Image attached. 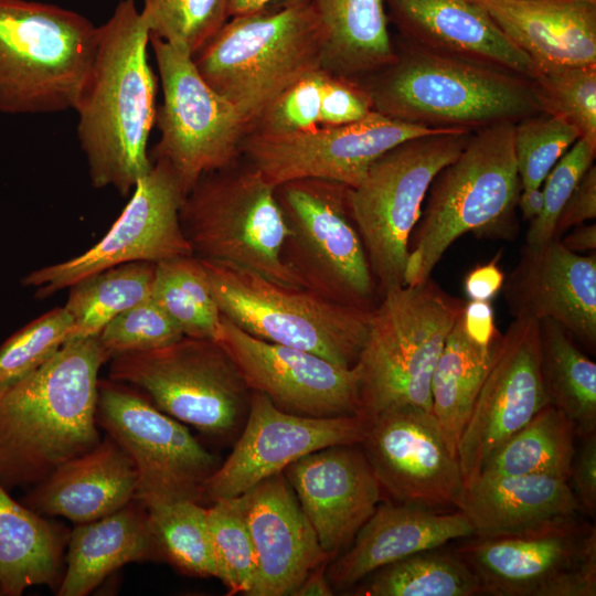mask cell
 Returning <instances> with one entry per match:
<instances>
[{"instance_id":"22","label":"cell","mask_w":596,"mask_h":596,"mask_svg":"<svg viewBox=\"0 0 596 596\" xmlns=\"http://www.w3.org/2000/svg\"><path fill=\"white\" fill-rule=\"evenodd\" d=\"M332 560L344 551L382 500V488L360 444L312 451L283 471Z\"/></svg>"},{"instance_id":"17","label":"cell","mask_w":596,"mask_h":596,"mask_svg":"<svg viewBox=\"0 0 596 596\" xmlns=\"http://www.w3.org/2000/svg\"><path fill=\"white\" fill-rule=\"evenodd\" d=\"M449 129L428 128L372 110L340 126H319L288 135L247 132L242 142L254 167L273 185L297 179H323L354 188L370 166L395 146Z\"/></svg>"},{"instance_id":"41","label":"cell","mask_w":596,"mask_h":596,"mask_svg":"<svg viewBox=\"0 0 596 596\" xmlns=\"http://www.w3.org/2000/svg\"><path fill=\"white\" fill-rule=\"evenodd\" d=\"M207 523L216 578L225 585L228 595H249L256 579V554L235 498L211 503Z\"/></svg>"},{"instance_id":"52","label":"cell","mask_w":596,"mask_h":596,"mask_svg":"<svg viewBox=\"0 0 596 596\" xmlns=\"http://www.w3.org/2000/svg\"><path fill=\"white\" fill-rule=\"evenodd\" d=\"M504 274L497 258L471 269L465 278L464 287L469 300H489L501 290Z\"/></svg>"},{"instance_id":"37","label":"cell","mask_w":596,"mask_h":596,"mask_svg":"<svg viewBox=\"0 0 596 596\" xmlns=\"http://www.w3.org/2000/svg\"><path fill=\"white\" fill-rule=\"evenodd\" d=\"M354 595L475 596L481 585L470 566L454 551L418 552L385 565L365 578Z\"/></svg>"},{"instance_id":"21","label":"cell","mask_w":596,"mask_h":596,"mask_svg":"<svg viewBox=\"0 0 596 596\" xmlns=\"http://www.w3.org/2000/svg\"><path fill=\"white\" fill-rule=\"evenodd\" d=\"M540 359V321L513 319L502 334L457 445L465 487L507 439L550 404Z\"/></svg>"},{"instance_id":"42","label":"cell","mask_w":596,"mask_h":596,"mask_svg":"<svg viewBox=\"0 0 596 596\" xmlns=\"http://www.w3.org/2000/svg\"><path fill=\"white\" fill-rule=\"evenodd\" d=\"M150 35L192 56L227 21V0H141Z\"/></svg>"},{"instance_id":"54","label":"cell","mask_w":596,"mask_h":596,"mask_svg":"<svg viewBox=\"0 0 596 596\" xmlns=\"http://www.w3.org/2000/svg\"><path fill=\"white\" fill-rule=\"evenodd\" d=\"M329 562H324L312 568L302 583L295 590V596H331L333 588L331 587L326 570Z\"/></svg>"},{"instance_id":"5","label":"cell","mask_w":596,"mask_h":596,"mask_svg":"<svg viewBox=\"0 0 596 596\" xmlns=\"http://www.w3.org/2000/svg\"><path fill=\"white\" fill-rule=\"evenodd\" d=\"M513 127L502 123L472 131L459 156L436 175L409 238L405 286L429 279L464 234L511 223L521 191Z\"/></svg>"},{"instance_id":"39","label":"cell","mask_w":596,"mask_h":596,"mask_svg":"<svg viewBox=\"0 0 596 596\" xmlns=\"http://www.w3.org/2000/svg\"><path fill=\"white\" fill-rule=\"evenodd\" d=\"M145 509L160 556L184 574L216 577L207 508L180 500Z\"/></svg>"},{"instance_id":"16","label":"cell","mask_w":596,"mask_h":596,"mask_svg":"<svg viewBox=\"0 0 596 596\" xmlns=\"http://www.w3.org/2000/svg\"><path fill=\"white\" fill-rule=\"evenodd\" d=\"M184 199L170 166L153 161L103 238L83 254L28 274L24 286L43 299L105 269L134 262L158 263L194 255L180 223Z\"/></svg>"},{"instance_id":"3","label":"cell","mask_w":596,"mask_h":596,"mask_svg":"<svg viewBox=\"0 0 596 596\" xmlns=\"http://www.w3.org/2000/svg\"><path fill=\"white\" fill-rule=\"evenodd\" d=\"M395 51L392 63L358 81L373 110L386 117L476 131L543 113L532 79L426 52L400 39Z\"/></svg>"},{"instance_id":"12","label":"cell","mask_w":596,"mask_h":596,"mask_svg":"<svg viewBox=\"0 0 596 596\" xmlns=\"http://www.w3.org/2000/svg\"><path fill=\"white\" fill-rule=\"evenodd\" d=\"M109 361V380L138 390L157 408L205 435L230 437L245 423L251 391L216 340L182 337Z\"/></svg>"},{"instance_id":"7","label":"cell","mask_w":596,"mask_h":596,"mask_svg":"<svg viewBox=\"0 0 596 596\" xmlns=\"http://www.w3.org/2000/svg\"><path fill=\"white\" fill-rule=\"evenodd\" d=\"M98 26L83 14L32 0H0V113L74 109Z\"/></svg>"},{"instance_id":"28","label":"cell","mask_w":596,"mask_h":596,"mask_svg":"<svg viewBox=\"0 0 596 596\" xmlns=\"http://www.w3.org/2000/svg\"><path fill=\"white\" fill-rule=\"evenodd\" d=\"M137 471L126 451L109 436L66 461L24 498L39 514L79 524L97 520L135 501Z\"/></svg>"},{"instance_id":"47","label":"cell","mask_w":596,"mask_h":596,"mask_svg":"<svg viewBox=\"0 0 596 596\" xmlns=\"http://www.w3.org/2000/svg\"><path fill=\"white\" fill-rule=\"evenodd\" d=\"M323 75L324 70H318L289 86L260 114L249 131L288 135L319 127Z\"/></svg>"},{"instance_id":"8","label":"cell","mask_w":596,"mask_h":596,"mask_svg":"<svg viewBox=\"0 0 596 596\" xmlns=\"http://www.w3.org/2000/svg\"><path fill=\"white\" fill-rule=\"evenodd\" d=\"M201 259V258H200ZM221 315L258 339L353 366L372 310L344 306L305 287L270 280L226 262L201 259Z\"/></svg>"},{"instance_id":"13","label":"cell","mask_w":596,"mask_h":596,"mask_svg":"<svg viewBox=\"0 0 596 596\" xmlns=\"http://www.w3.org/2000/svg\"><path fill=\"white\" fill-rule=\"evenodd\" d=\"M162 88L155 125L160 137L148 152L164 161L185 194L205 174L230 168L249 131L237 109L201 76L193 56L150 35Z\"/></svg>"},{"instance_id":"24","label":"cell","mask_w":596,"mask_h":596,"mask_svg":"<svg viewBox=\"0 0 596 596\" xmlns=\"http://www.w3.org/2000/svg\"><path fill=\"white\" fill-rule=\"evenodd\" d=\"M235 500L256 554V579L249 596L294 595L312 568L331 561L283 472Z\"/></svg>"},{"instance_id":"31","label":"cell","mask_w":596,"mask_h":596,"mask_svg":"<svg viewBox=\"0 0 596 596\" xmlns=\"http://www.w3.org/2000/svg\"><path fill=\"white\" fill-rule=\"evenodd\" d=\"M70 533L23 503L0 483V592L20 596L28 587L62 579Z\"/></svg>"},{"instance_id":"56","label":"cell","mask_w":596,"mask_h":596,"mask_svg":"<svg viewBox=\"0 0 596 596\" xmlns=\"http://www.w3.org/2000/svg\"><path fill=\"white\" fill-rule=\"evenodd\" d=\"M518 205L524 221L534 220L543 209V192L541 187L521 189Z\"/></svg>"},{"instance_id":"45","label":"cell","mask_w":596,"mask_h":596,"mask_svg":"<svg viewBox=\"0 0 596 596\" xmlns=\"http://www.w3.org/2000/svg\"><path fill=\"white\" fill-rule=\"evenodd\" d=\"M97 337L111 358L158 349L179 340L183 334L150 297L117 315Z\"/></svg>"},{"instance_id":"11","label":"cell","mask_w":596,"mask_h":596,"mask_svg":"<svg viewBox=\"0 0 596 596\" xmlns=\"http://www.w3.org/2000/svg\"><path fill=\"white\" fill-rule=\"evenodd\" d=\"M349 193L350 187L323 179L275 187L289 230L284 259L305 288L344 306L373 310L381 296Z\"/></svg>"},{"instance_id":"51","label":"cell","mask_w":596,"mask_h":596,"mask_svg":"<svg viewBox=\"0 0 596 596\" xmlns=\"http://www.w3.org/2000/svg\"><path fill=\"white\" fill-rule=\"evenodd\" d=\"M466 333L481 344H492L502 333L497 329L493 308L489 300H469L460 313Z\"/></svg>"},{"instance_id":"1","label":"cell","mask_w":596,"mask_h":596,"mask_svg":"<svg viewBox=\"0 0 596 596\" xmlns=\"http://www.w3.org/2000/svg\"><path fill=\"white\" fill-rule=\"evenodd\" d=\"M149 28L134 0H120L98 26L94 56L74 110L91 183L126 196L151 169L157 77L148 61Z\"/></svg>"},{"instance_id":"55","label":"cell","mask_w":596,"mask_h":596,"mask_svg":"<svg viewBox=\"0 0 596 596\" xmlns=\"http://www.w3.org/2000/svg\"><path fill=\"white\" fill-rule=\"evenodd\" d=\"M562 244L574 253L595 252L596 249V225L579 224L572 228V232L560 238Z\"/></svg>"},{"instance_id":"53","label":"cell","mask_w":596,"mask_h":596,"mask_svg":"<svg viewBox=\"0 0 596 596\" xmlns=\"http://www.w3.org/2000/svg\"><path fill=\"white\" fill-rule=\"evenodd\" d=\"M311 3V0H227V18L244 17L287 6Z\"/></svg>"},{"instance_id":"4","label":"cell","mask_w":596,"mask_h":596,"mask_svg":"<svg viewBox=\"0 0 596 596\" xmlns=\"http://www.w3.org/2000/svg\"><path fill=\"white\" fill-rule=\"evenodd\" d=\"M324 47L323 25L306 3L227 19L193 61L251 129L284 91L323 70Z\"/></svg>"},{"instance_id":"57","label":"cell","mask_w":596,"mask_h":596,"mask_svg":"<svg viewBox=\"0 0 596 596\" xmlns=\"http://www.w3.org/2000/svg\"><path fill=\"white\" fill-rule=\"evenodd\" d=\"M586 1L596 2V0H586Z\"/></svg>"},{"instance_id":"26","label":"cell","mask_w":596,"mask_h":596,"mask_svg":"<svg viewBox=\"0 0 596 596\" xmlns=\"http://www.w3.org/2000/svg\"><path fill=\"white\" fill-rule=\"evenodd\" d=\"M471 536L472 525L458 509L439 513L417 504L380 502L351 544L328 563L326 575L333 589L350 588L385 565Z\"/></svg>"},{"instance_id":"23","label":"cell","mask_w":596,"mask_h":596,"mask_svg":"<svg viewBox=\"0 0 596 596\" xmlns=\"http://www.w3.org/2000/svg\"><path fill=\"white\" fill-rule=\"evenodd\" d=\"M501 289L513 319H551L595 350V252L574 253L556 237L540 245L524 244Z\"/></svg>"},{"instance_id":"10","label":"cell","mask_w":596,"mask_h":596,"mask_svg":"<svg viewBox=\"0 0 596 596\" xmlns=\"http://www.w3.org/2000/svg\"><path fill=\"white\" fill-rule=\"evenodd\" d=\"M180 223L196 257L235 264L276 283L304 287L284 259L289 230L275 185L254 167L202 177L182 201Z\"/></svg>"},{"instance_id":"49","label":"cell","mask_w":596,"mask_h":596,"mask_svg":"<svg viewBox=\"0 0 596 596\" xmlns=\"http://www.w3.org/2000/svg\"><path fill=\"white\" fill-rule=\"evenodd\" d=\"M570 479L581 512L595 518L596 514V432L579 436Z\"/></svg>"},{"instance_id":"48","label":"cell","mask_w":596,"mask_h":596,"mask_svg":"<svg viewBox=\"0 0 596 596\" xmlns=\"http://www.w3.org/2000/svg\"><path fill=\"white\" fill-rule=\"evenodd\" d=\"M372 110L371 100L358 81L324 71L320 87V126L351 124Z\"/></svg>"},{"instance_id":"46","label":"cell","mask_w":596,"mask_h":596,"mask_svg":"<svg viewBox=\"0 0 596 596\" xmlns=\"http://www.w3.org/2000/svg\"><path fill=\"white\" fill-rule=\"evenodd\" d=\"M595 155L596 146L579 138L552 168L543 181V209L530 221L525 244L540 245L554 238L558 216Z\"/></svg>"},{"instance_id":"14","label":"cell","mask_w":596,"mask_h":596,"mask_svg":"<svg viewBox=\"0 0 596 596\" xmlns=\"http://www.w3.org/2000/svg\"><path fill=\"white\" fill-rule=\"evenodd\" d=\"M455 552L491 596H595L596 528L576 515L475 536Z\"/></svg>"},{"instance_id":"9","label":"cell","mask_w":596,"mask_h":596,"mask_svg":"<svg viewBox=\"0 0 596 596\" xmlns=\"http://www.w3.org/2000/svg\"><path fill=\"white\" fill-rule=\"evenodd\" d=\"M471 132L449 129L406 140L377 158L350 188L352 215L380 296L404 286L409 238L428 190Z\"/></svg>"},{"instance_id":"33","label":"cell","mask_w":596,"mask_h":596,"mask_svg":"<svg viewBox=\"0 0 596 596\" xmlns=\"http://www.w3.org/2000/svg\"><path fill=\"white\" fill-rule=\"evenodd\" d=\"M501 338L492 344L478 343L466 333L459 316L436 363L430 382L432 412L456 453Z\"/></svg>"},{"instance_id":"18","label":"cell","mask_w":596,"mask_h":596,"mask_svg":"<svg viewBox=\"0 0 596 596\" xmlns=\"http://www.w3.org/2000/svg\"><path fill=\"white\" fill-rule=\"evenodd\" d=\"M361 447L396 502L459 509L465 485L456 450L432 411L405 405L370 421Z\"/></svg>"},{"instance_id":"38","label":"cell","mask_w":596,"mask_h":596,"mask_svg":"<svg viewBox=\"0 0 596 596\" xmlns=\"http://www.w3.org/2000/svg\"><path fill=\"white\" fill-rule=\"evenodd\" d=\"M151 297L183 337L217 339L222 315L205 268L195 255L156 263Z\"/></svg>"},{"instance_id":"29","label":"cell","mask_w":596,"mask_h":596,"mask_svg":"<svg viewBox=\"0 0 596 596\" xmlns=\"http://www.w3.org/2000/svg\"><path fill=\"white\" fill-rule=\"evenodd\" d=\"M458 510L473 536L521 532L581 512L567 481L544 475L478 476L465 487Z\"/></svg>"},{"instance_id":"44","label":"cell","mask_w":596,"mask_h":596,"mask_svg":"<svg viewBox=\"0 0 596 596\" xmlns=\"http://www.w3.org/2000/svg\"><path fill=\"white\" fill-rule=\"evenodd\" d=\"M73 319L54 308L14 332L0 345V385L14 382L51 359L72 339Z\"/></svg>"},{"instance_id":"20","label":"cell","mask_w":596,"mask_h":596,"mask_svg":"<svg viewBox=\"0 0 596 596\" xmlns=\"http://www.w3.org/2000/svg\"><path fill=\"white\" fill-rule=\"evenodd\" d=\"M368 422L360 415L310 417L287 413L251 392L241 435L231 454L205 481L201 502L235 498L324 447L361 444Z\"/></svg>"},{"instance_id":"15","label":"cell","mask_w":596,"mask_h":596,"mask_svg":"<svg viewBox=\"0 0 596 596\" xmlns=\"http://www.w3.org/2000/svg\"><path fill=\"white\" fill-rule=\"evenodd\" d=\"M96 422L132 460L135 501L140 505L180 500L201 503L203 486L220 464L183 423L157 408L138 390L109 379L98 383Z\"/></svg>"},{"instance_id":"2","label":"cell","mask_w":596,"mask_h":596,"mask_svg":"<svg viewBox=\"0 0 596 596\" xmlns=\"http://www.w3.org/2000/svg\"><path fill=\"white\" fill-rule=\"evenodd\" d=\"M110 356L98 337L67 341L28 375L0 385V483L35 486L100 441L98 373Z\"/></svg>"},{"instance_id":"32","label":"cell","mask_w":596,"mask_h":596,"mask_svg":"<svg viewBox=\"0 0 596 596\" xmlns=\"http://www.w3.org/2000/svg\"><path fill=\"white\" fill-rule=\"evenodd\" d=\"M326 32L322 68L360 81L392 63L385 0H311Z\"/></svg>"},{"instance_id":"19","label":"cell","mask_w":596,"mask_h":596,"mask_svg":"<svg viewBox=\"0 0 596 596\" xmlns=\"http://www.w3.org/2000/svg\"><path fill=\"white\" fill-rule=\"evenodd\" d=\"M216 341L231 356L251 392L278 408L302 416L360 413V370L340 366L315 353L268 342L222 316Z\"/></svg>"},{"instance_id":"25","label":"cell","mask_w":596,"mask_h":596,"mask_svg":"<svg viewBox=\"0 0 596 596\" xmlns=\"http://www.w3.org/2000/svg\"><path fill=\"white\" fill-rule=\"evenodd\" d=\"M400 40L434 54L533 79L538 67L470 0H385Z\"/></svg>"},{"instance_id":"50","label":"cell","mask_w":596,"mask_h":596,"mask_svg":"<svg viewBox=\"0 0 596 596\" xmlns=\"http://www.w3.org/2000/svg\"><path fill=\"white\" fill-rule=\"evenodd\" d=\"M596 217V167L584 173L566 201L555 226L554 237L561 238L571 228Z\"/></svg>"},{"instance_id":"40","label":"cell","mask_w":596,"mask_h":596,"mask_svg":"<svg viewBox=\"0 0 596 596\" xmlns=\"http://www.w3.org/2000/svg\"><path fill=\"white\" fill-rule=\"evenodd\" d=\"M532 83L543 113L564 119L596 146V65L540 68Z\"/></svg>"},{"instance_id":"35","label":"cell","mask_w":596,"mask_h":596,"mask_svg":"<svg viewBox=\"0 0 596 596\" xmlns=\"http://www.w3.org/2000/svg\"><path fill=\"white\" fill-rule=\"evenodd\" d=\"M576 436L573 423L549 404L488 458L479 476L544 475L568 481Z\"/></svg>"},{"instance_id":"27","label":"cell","mask_w":596,"mask_h":596,"mask_svg":"<svg viewBox=\"0 0 596 596\" xmlns=\"http://www.w3.org/2000/svg\"><path fill=\"white\" fill-rule=\"evenodd\" d=\"M538 70L596 65V2L470 0Z\"/></svg>"},{"instance_id":"36","label":"cell","mask_w":596,"mask_h":596,"mask_svg":"<svg viewBox=\"0 0 596 596\" xmlns=\"http://www.w3.org/2000/svg\"><path fill=\"white\" fill-rule=\"evenodd\" d=\"M156 263L121 264L70 287L65 308L73 319L72 339L97 337L117 315L151 297Z\"/></svg>"},{"instance_id":"43","label":"cell","mask_w":596,"mask_h":596,"mask_svg":"<svg viewBox=\"0 0 596 596\" xmlns=\"http://www.w3.org/2000/svg\"><path fill=\"white\" fill-rule=\"evenodd\" d=\"M577 139L579 134L571 124L545 113L515 123L513 142L521 189L540 188Z\"/></svg>"},{"instance_id":"6","label":"cell","mask_w":596,"mask_h":596,"mask_svg":"<svg viewBox=\"0 0 596 596\" xmlns=\"http://www.w3.org/2000/svg\"><path fill=\"white\" fill-rule=\"evenodd\" d=\"M465 304L432 277L381 296L355 363L360 416L368 422L387 408L405 405L432 411V376Z\"/></svg>"},{"instance_id":"30","label":"cell","mask_w":596,"mask_h":596,"mask_svg":"<svg viewBox=\"0 0 596 596\" xmlns=\"http://www.w3.org/2000/svg\"><path fill=\"white\" fill-rule=\"evenodd\" d=\"M67 546L58 596H85L119 567L160 556L146 509L131 502L114 513L76 524Z\"/></svg>"},{"instance_id":"34","label":"cell","mask_w":596,"mask_h":596,"mask_svg":"<svg viewBox=\"0 0 596 596\" xmlns=\"http://www.w3.org/2000/svg\"><path fill=\"white\" fill-rule=\"evenodd\" d=\"M540 354L542 382L550 404L573 423L578 437L595 433V362L551 319L540 321Z\"/></svg>"}]
</instances>
